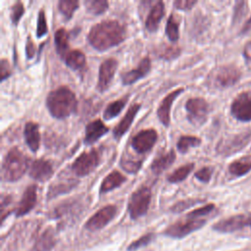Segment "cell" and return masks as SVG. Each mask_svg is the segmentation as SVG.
Segmentation results:
<instances>
[{"label":"cell","instance_id":"6da1fadb","mask_svg":"<svg viewBox=\"0 0 251 251\" xmlns=\"http://www.w3.org/2000/svg\"><path fill=\"white\" fill-rule=\"evenodd\" d=\"M126 38V28L118 21L106 20L93 25L87 35L91 46L105 51L122 43Z\"/></svg>","mask_w":251,"mask_h":251},{"label":"cell","instance_id":"7a4b0ae2","mask_svg":"<svg viewBox=\"0 0 251 251\" xmlns=\"http://www.w3.org/2000/svg\"><path fill=\"white\" fill-rule=\"evenodd\" d=\"M76 98L75 93L67 86H60L46 97V107L56 119H65L76 110Z\"/></svg>","mask_w":251,"mask_h":251},{"label":"cell","instance_id":"3957f363","mask_svg":"<svg viewBox=\"0 0 251 251\" xmlns=\"http://www.w3.org/2000/svg\"><path fill=\"white\" fill-rule=\"evenodd\" d=\"M28 167L27 157L17 147L9 150L2 162V178L5 181H16L20 179Z\"/></svg>","mask_w":251,"mask_h":251},{"label":"cell","instance_id":"277c9868","mask_svg":"<svg viewBox=\"0 0 251 251\" xmlns=\"http://www.w3.org/2000/svg\"><path fill=\"white\" fill-rule=\"evenodd\" d=\"M241 76L240 70L234 65H223L214 69L208 75V83L217 89L234 85Z\"/></svg>","mask_w":251,"mask_h":251},{"label":"cell","instance_id":"5b68a950","mask_svg":"<svg viewBox=\"0 0 251 251\" xmlns=\"http://www.w3.org/2000/svg\"><path fill=\"white\" fill-rule=\"evenodd\" d=\"M151 201V190L147 186L137 188L128 199L127 210L132 220H136L144 216L149 208Z\"/></svg>","mask_w":251,"mask_h":251},{"label":"cell","instance_id":"8992f818","mask_svg":"<svg viewBox=\"0 0 251 251\" xmlns=\"http://www.w3.org/2000/svg\"><path fill=\"white\" fill-rule=\"evenodd\" d=\"M206 224L204 219H196L186 217L172 225H170L165 230L164 234L172 238H182L191 232L201 228Z\"/></svg>","mask_w":251,"mask_h":251},{"label":"cell","instance_id":"52a82bcc","mask_svg":"<svg viewBox=\"0 0 251 251\" xmlns=\"http://www.w3.org/2000/svg\"><path fill=\"white\" fill-rule=\"evenodd\" d=\"M251 139V131H244L233 134L221 139L216 147L218 154L222 156H229L238 151H241Z\"/></svg>","mask_w":251,"mask_h":251},{"label":"cell","instance_id":"ba28073f","mask_svg":"<svg viewBox=\"0 0 251 251\" xmlns=\"http://www.w3.org/2000/svg\"><path fill=\"white\" fill-rule=\"evenodd\" d=\"M100 158L97 150L92 149L81 153L73 163L72 170L78 176H85L92 173L99 165Z\"/></svg>","mask_w":251,"mask_h":251},{"label":"cell","instance_id":"9c48e42d","mask_svg":"<svg viewBox=\"0 0 251 251\" xmlns=\"http://www.w3.org/2000/svg\"><path fill=\"white\" fill-rule=\"evenodd\" d=\"M188 121L194 126H201L207 120L209 105L201 97H193L187 100L185 104Z\"/></svg>","mask_w":251,"mask_h":251},{"label":"cell","instance_id":"30bf717a","mask_svg":"<svg viewBox=\"0 0 251 251\" xmlns=\"http://www.w3.org/2000/svg\"><path fill=\"white\" fill-rule=\"evenodd\" d=\"M230 113L240 122L251 121V91L240 92L230 105Z\"/></svg>","mask_w":251,"mask_h":251},{"label":"cell","instance_id":"8fae6325","mask_svg":"<svg viewBox=\"0 0 251 251\" xmlns=\"http://www.w3.org/2000/svg\"><path fill=\"white\" fill-rule=\"evenodd\" d=\"M117 207L115 205H107L98 210L85 223V228L95 231L105 227L116 216Z\"/></svg>","mask_w":251,"mask_h":251},{"label":"cell","instance_id":"7c38bea8","mask_svg":"<svg viewBox=\"0 0 251 251\" xmlns=\"http://www.w3.org/2000/svg\"><path fill=\"white\" fill-rule=\"evenodd\" d=\"M251 225V218L247 215H234L217 222L213 226V229L218 232L228 233L242 229L247 225Z\"/></svg>","mask_w":251,"mask_h":251},{"label":"cell","instance_id":"4fadbf2b","mask_svg":"<svg viewBox=\"0 0 251 251\" xmlns=\"http://www.w3.org/2000/svg\"><path fill=\"white\" fill-rule=\"evenodd\" d=\"M158 134L155 129L148 128L139 131L131 140L132 148L140 154L148 152L156 143Z\"/></svg>","mask_w":251,"mask_h":251},{"label":"cell","instance_id":"5bb4252c","mask_svg":"<svg viewBox=\"0 0 251 251\" xmlns=\"http://www.w3.org/2000/svg\"><path fill=\"white\" fill-rule=\"evenodd\" d=\"M118 67V62L114 58H109L101 63L99 67L98 73V82H97V89L100 92H103L108 89L110 83L114 77Z\"/></svg>","mask_w":251,"mask_h":251},{"label":"cell","instance_id":"9a60e30c","mask_svg":"<svg viewBox=\"0 0 251 251\" xmlns=\"http://www.w3.org/2000/svg\"><path fill=\"white\" fill-rule=\"evenodd\" d=\"M150 69H151V60H150V58L149 57L143 58L140 61L139 65L135 69L130 70L129 72L124 73L121 75V79H122L123 84L124 85H128V84L134 83L138 79L144 77L150 72Z\"/></svg>","mask_w":251,"mask_h":251},{"label":"cell","instance_id":"2e32d148","mask_svg":"<svg viewBox=\"0 0 251 251\" xmlns=\"http://www.w3.org/2000/svg\"><path fill=\"white\" fill-rule=\"evenodd\" d=\"M36 185L35 184H30L26 187V189L25 190L23 197L21 199V201L19 202V205L16 209V216L17 217H22L26 215L29 211H31L35 204H36V199H37V195H36Z\"/></svg>","mask_w":251,"mask_h":251},{"label":"cell","instance_id":"e0dca14e","mask_svg":"<svg viewBox=\"0 0 251 251\" xmlns=\"http://www.w3.org/2000/svg\"><path fill=\"white\" fill-rule=\"evenodd\" d=\"M29 176L33 179L46 181L53 176V168L51 163L45 159L34 160L29 168Z\"/></svg>","mask_w":251,"mask_h":251},{"label":"cell","instance_id":"ac0fdd59","mask_svg":"<svg viewBox=\"0 0 251 251\" xmlns=\"http://www.w3.org/2000/svg\"><path fill=\"white\" fill-rule=\"evenodd\" d=\"M183 91V88H176V90L170 92L161 102V104L158 107L157 110V116L160 120V122L165 126H168L170 125V112H171V107L176 98Z\"/></svg>","mask_w":251,"mask_h":251},{"label":"cell","instance_id":"d6986e66","mask_svg":"<svg viewBox=\"0 0 251 251\" xmlns=\"http://www.w3.org/2000/svg\"><path fill=\"white\" fill-rule=\"evenodd\" d=\"M139 109H140V104H137V103L132 104L128 108L126 115L123 117V119L120 121V123L115 126V128L113 130V134L116 139L121 138L128 130V128L130 127L131 123L133 122Z\"/></svg>","mask_w":251,"mask_h":251},{"label":"cell","instance_id":"ffe728a7","mask_svg":"<svg viewBox=\"0 0 251 251\" xmlns=\"http://www.w3.org/2000/svg\"><path fill=\"white\" fill-rule=\"evenodd\" d=\"M108 130L109 127L101 120H94L87 124L85 127L84 142L86 144H92L96 142L100 137L105 135Z\"/></svg>","mask_w":251,"mask_h":251},{"label":"cell","instance_id":"44dd1931","mask_svg":"<svg viewBox=\"0 0 251 251\" xmlns=\"http://www.w3.org/2000/svg\"><path fill=\"white\" fill-rule=\"evenodd\" d=\"M165 14V6L162 1H158L151 8L145 22L146 29L150 32H154L158 29L159 24Z\"/></svg>","mask_w":251,"mask_h":251},{"label":"cell","instance_id":"7402d4cb","mask_svg":"<svg viewBox=\"0 0 251 251\" xmlns=\"http://www.w3.org/2000/svg\"><path fill=\"white\" fill-rule=\"evenodd\" d=\"M25 139L28 148L32 152H36L40 144V134L38 125L33 122H27L25 126Z\"/></svg>","mask_w":251,"mask_h":251},{"label":"cell","instance_id":"603a6c76","mask_svg":"<svg viewBox=\"0 0 251 251\" xmlns=\"http://www.w3.org/2000/svg\"><path fill=\"white\" fill-rule=\"evenodd\" d=\"M56 244L55 233L48 227L42 231L33 244V251H50Z\"/></svg>","mask_w":251,"mask_h":251},{"label":"cell","instance_id":"cb8c5ba5","mask_svg":"<svg viewBox=\"0 0 251 251\" xmlns=\"http://www.w3.org/2000/svg\"><path fill=\"white\" fill-rule=\"evenodd\" d=\"M125 181H126V177L124 175L118 171H113L103 179L100 186V193H107L121 186Z\"/></svg>","mask_w":251,"mask_h":251},{"label":"cell","instance_id":"d4e9b609","mask_svg":"<svg viewBox=\"0 0 251 251\" xmlns=\"http://www.w3.org/2000/svg\"><path fill=\"white\" fill-rule=\"evenodd\" d=\"M176 160V153L174 150H170L156 157L151 163V170L155 174H161L163 171L167 170Z\"/></svg>","mask_w":251,"mask_h":251},{"label":"cell","instance_id":"484cf974","mask_svg":"<svg viewBox=\"0 0 251 251\" xmlns=\"http://www.w3.org/2000/svg\"><path fill=\"white\" fill-rule=\"evenodd\" d=\"M64 60L66 65L75 71L82 69L86 63L85 55L80 50L69 51V53L64 57Z\"/></svg>","mask_w":251,"mask_h":251},{"label":"cell","instance_id":"4316f807","mask_svg":"<svg viewBox=\"0 0 251 251\" xmlns=\"http://www.w3.org/2000/svg\"><path fill=\"white\" fill-rule=\"evenodd\" d=\"M251 171V158H241L231 162L228 166V172L234 176H242Z\"/></svg>","mask_w":251,"mask_h":251},{"label":"cell","instance_id":"83f0119b","mask_svg":"<svg viewBox=\"0 0 251 251\" xmlns=\"http://www.w3.org/2000/svg\"><path fill=\"white\" fill-rule=\"evenodd\" d=\"M55 44H56V50L58 54L64 59V57L69 53V33L68 31L64 28L61 27L57 29L55 32Z\"/></svg>","mask_w":251,"mask_h":251},{"label":"cell","instance_id":"f1b7e54d","mask_svg":"<svg viewBox=\"0 0 251 251\" xmlns=\"http://www.w3.org/2000/svg\"><path fill=\"white\" fill-rule=\"evenodd\" d=\"M126 101H127V97H123L119 100H116V101L110 103L104 110L103 118L105 120H111V119H114L115 117H117L122 112L124 107L126 106Z\"/></svg>","mask_w":251,"mask_h":251},{"label":"cell","instance_id":"f546056e","mask_svg":"<svg viewBox=\"0 0 251 251\" xmlns=\"http://www.w3.org/2000/svg\"><path fill=\"white\" fill-rule=\"evenodd\" d=\"M193 169H194V164L193 163L185 164V165L177 168L176 170H175L173 172V174H171L168 176V181L171 182V183L180 182L188 176V175L192 172Z\"/></svg>","mask_w":251,"mask_h":251},{"label":"cell","instance_id":"4dcf8cb0","mask_svg":"<svg viewBox=\"0 0 251 251\" xmlns=\"http://www.w3.org/2000/svg\"><path fill=\"white\" fill-rule=\"evenodd\" d=\"M201 144V139L192 135H182L177 141V149L180 153H186L190 148L197 147Z\"/></svg>","mask_w":251,"mask_h":251},{"label":"cell","instance_id":"1f68e13d","mask_svg":"<svg viewBox=\"0 0 251 251\" xmlns=\"http://www.w3.org/2000/svg\"><path fill=\"white\" fill-rule=\"evenodd\" d=\"M84 5L88 13L96 16L103 14L108 9L109 3L105 0H86Z\"/></svg>","mask_w":251,"mask_h":251},{"label":"cell","instance_id":"d6a6232c","mask_svg":"<svg viewBox=\"0 0 251 251\" xmlns=\"http://www.w3.org/2000/svg\"><path fill=\"white\" fill-rule=\"evenodd\" d=\"M142 166L141 160H136L131 156H123L121 159V167L129 174H136Z\"/></svg>","mask_w":251,"mask_h":251},{"label":"cell","instance_id":"836d02e7","mask_svg":"<svg viewBox=\"0 0 251 251\" xmlns=\"http://www.w3.org/2000/svg\"><path fill=\"white\" fill-rule=\"evenodd\" d=\"M166 34L172 41H176L178 39V21L175 14H171L166 25Z\"/></svg>","mask_w":251,"mask_h":251},{"label":"cell","instance_id":"e575fe53","mask_svg":"<svg viewBox=\"0 0 251 251\" xmlns=\"http://www.w3.org/2000/svg\"><path fill=\"white\" fill-rule=\"evenodd\" d=\"M78 7V2L76 0H61L58 2L59 11L64 15L67 20L73 17V14Z\"/></svg>","mask_w":251,"mask_h":251},{"label":"cell","instance_id":"d590c367","mask_svg":"<svg viewBox=\"0 0 251 251\" xmlns=\"http://www.w3.org/2000/svg\"><path fill=\"white\" fill-rule=\"evenodd\" d=\"M181 50L179 47L176 46H170V45H165L164 47H161L156 51V54L158 55L159 58L164 59V60H173L176 58L180 54Z\"/></svg>","mask_w":251,"mask_h":251},{"label":"cell","instance_id":"8d00e7d4","mask_svg":"<svg viewBox=\"0 0 251 251\" xmlns=\"http://www.w3.org/2000/svg\"><path fill=\"white\" fill-rule=\"evenodd\" d=\"M153 238H154V233H152V232L146 233V234L140 236L138 239L132 241V242L128 245L127 250H128V251H135V250H137V249H139V248H141V247H144V246H146L147 244H149V243L153 240Z\"/></svg>","mask_w":251,"mask_h":251},{"label":"cell","instance_id":"74e56055","mask_svg":"<svg viewBox=\"0 0 251 251\" xmlns=\"http://www.w3.org/2000/svg\"><path fill=\"white\" fill-rule=\"evenodd\" d=\"M48 32V26H47V22L45 18V13L44 10H40L38 12V17H37V25H36V35L38 38L44 36Z\"/></svg>","mask_w":251,"mask_h":251},{"label":"cell","instance_id":"f35d334b","mask_svg":"<svg viewBox=\"0 0 251 251\" xmlns=\"http://www.w3.org/2000/svg\"><path fill=\"white\" fill-rule=\"evenodd\" d=\"M25 14V7L22 2L18 1L16 2L12 7H11V12H10V18L11 21L14 25H18L19 21Z\"/></svg>","mask_w":251,"mask_h":251},{"label":"cell","instance_id":"ab89813d","mask_svg":"<svg viewBox=\"0 0 251 251\" xmlns=\"http://www.w3.org/2000/svg\"><path fill=\"white\" fill-rule=\"evenodd\" d=\"M202 200H199V199H193V198H190V199H185V200H181L177 203H176L172 208H171V211L174 212V213H179V212H182L184 210H186L187 208L189 207H192L193 205L201 202Z\"/></svg>","mask_w":251,"mask_h":251},{"label":"cell","instance_id":"60d3db41","mask_svg":"<svg viewBox=\"0 0 251 251\" xmlns=\"http://www.w3.org/2000/svg\"><path fill=\"white\" fill-rule=\"evenodd\" d=\"M214 209H215V205L212 204V203H210V204H207V205H205V206H203V207H200V208H198V209H195V210L189 212V213L186 215V217L201 219V217L210 214Z\"/></svg>","mask_w":251,"mask_h":251},{"label":"cell","instance_id":"b9f144b4","mask_svg":"<svg viewBox=\"0 0 251 251\" xmlns=\"http://www.w3.org/2000/svg\"><path fill=\"white\" fill-rule=\"evenodd\" d=\"M212 176V170L209 167H203L195 173V177L202 182H208Z\"/></svg>","mask_w":251,"mask_h":251},{"label":"cell","instance_id":"7bdbcfd3","mask_svg":"<svg viewBox=\"0 0 251 251\" xmlns=\"http://www.w3.org/2000/svg\"><path fill=\"white\" fill-rule=\"evenodd\" d=\"M196 3L197 1L195 0H176L174 1V6L176 9L187 11V10H190Z\"/></svg>","mask_w":251,"mask_h":251},{"label":"cell","instance_id":"ee69618b","mask_svg":"<svg viewBox=\"0 0 251 251\" xmlns=\"http://www.w3.org/2000/svg\"><path fill=\"white\" fill-rule=\"evenodd\" d=\"M12 74L9 62L5 59H1L0 61V78L3 81L6 79L8 76H10Z\"/></svg>","mask_w":251,"mask_h":251},{"label":"cell","instance_id":"f6af8a7d","mask_svg":"<svg viewBox=\"0 0 251 251\" xmlns=\"http://www.w3.org/2000/svg\"><path fill=\"white\" fill-rule=\"evenodd\" d=\"M246 2H237L234 7V14H233V21L240 20L245 12H246Z\"/></svg>","mask_w":251,"mask_h":251},{"label":"cell","instance_id":"bcb514c9","mask_svg":"<svg viewBox=\"0 0 251 251\" xmlns=\"http://www.w3.org/2000/svg\"><path fill=\"white\" fill-rule=\"evenodd\" d=\"M243 57L247 68L251 71V40L248 41L243 48Z\"/></svg>","mask_w":251,"mask_h":251},{"label":"cell","instance_id":"7dc6e473","mask_svg":"<svg viewBox=\"0 0 251 251\" xmlns=\"http://www.w3.org/2000/svg\"><path fill=\"white\" fill-rule=\"evenodd\" d=\"M25 53H26V57L28 59L32 58L34 53H35V45L33 43V41L30 39V37H27L26 43H25Z\"/></svg>","mask_w":251,"mask_h":251},{"label":"cell","instance_id":"c3c4849f","mask_svg":"<svg viewBox=\"0 0 251 251\" xmlns=\"http://www.w3.org/2000/svg\"><path fill=\"white\" fill-rule=\"evenodd\" d=\"M251 30V17L246 21L244 25L241 28V33H246Z\"/></svg>","mask_w":251,"mask_h":251}]
</instances>
